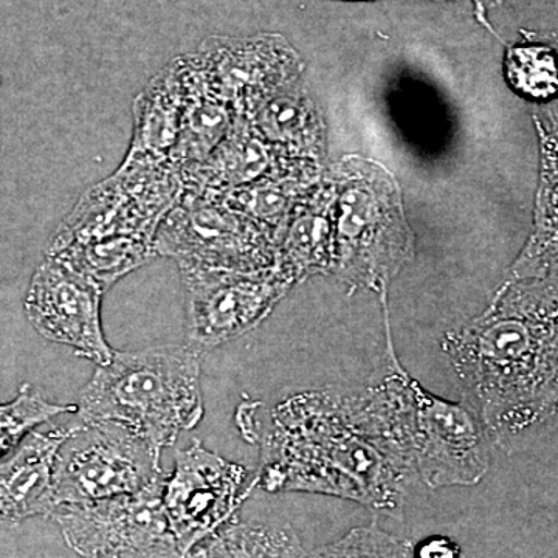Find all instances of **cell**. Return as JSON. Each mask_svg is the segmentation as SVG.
<instances>
[{
  "mask_svg": "<svg viewBox=\"0 0 558 558\" xmlns=\"http://www.w3.org/2000/svg\"><path fill=\"white\" fill-rule=\"evenodd\" d=\"M488 438L510 451L558 424V271L505 279L440 343Z\"/></svg>",
  "mask_w": 558,
  "mask_h": 558,
  "instance_id": "1",
  "label": "cell"
},
{
  "mask_svg": "<svg viewBox=\"0 0 558 558\" xmlns=\"http://www.w3.org/2000/svg\"><path fill=\"white\" fill-rule=\"evenodd\" d=\"M411 478L352 395L304 392L271 413L259 475L266 490L351 499L400 519Z\"/></svg>",
  "mask_w": 558,
  "mask_h": 558,
  "instance_id": "2",
  "label": "cell"
},
{
  "mask_svg": "<svg viewBox=\"0 0 558 558\" xmlns=\"http://www.w3.org/2000/svg\"><path fill=\"white\" fill-rule=\"evenodd\" d=\"M380 301L387 332L384 366L352 398L411 475L432 488L475 486L490 469L492 440L483 421L470 403L433 395L400 365L388 299Z\"/></svg>",
  "mask_w": 558,
  "mask_h": 558,
  "instance_id": "3",
  "label": "cell"
},
{
  "mask_svg": "<svg viewBox=\"0 0 558 558\" xmlns=\"http://www.w3.org/2000/svg\"><path fill=\"white\" fill-rule=\"evenodd\" d=\"M201 359L186 344L116 351L81 391L78 422H116L161 454L204 416Z\"/></svg>",
  "mask_w": 558,
  "mask_h": 558,
  "instance_id": "4",
  "label": "cell"
},
{
  "mask_svg": "<svg viewBox=\"0 0 558 558\" xmlns=\"http://www.w3.org/2000/svg\"><path fill=\"white\" fill-rule=\"evenodd\" d=\"M336 191L332 275L349 289L388 299L389 286L413 259L414 233L398 180L377 160L343 157L328 167Z\"/></svg>",
  "mask_w": 558,
  "mask_h": 558,
  "instance_id": "5",
  "label": "cell"
},
{
  "mask_svg": "<svg viewBox=\"0 0 558 558\" xmlns=\"http://www.w3.org/2000/svg\"><path fill=\"white\" fill-rule=\"evenodd\" d=\"M156 252L174 259L179 269L256 274L277 266V242L269 231L218 194L193 189H183L161 219Z\"/></svg>",
  "mask_w": 558,
  "mask_h": 558,
  "instance_id": "6",
  "label": "cell"
},
{
  "mask_svg": "<svg viewBox=\"0 0 558 558\" xmlns=\"http://www.w3.org/2000/svg\"><path fill=\"white\" fill-rule=\"evenodd\" d=\"M160 457L146 440L116 422H78L58 451L57 508L165 486Z\"/></svg>",
  "mask_w": 558,
  "mask_h": 558,
  "instance_id": "7",
  "label": "cell"
},
{
  "mask_svg": "<svg viewBox=\"0 0 558 558\" xmlns=\"http://www.w3.org/2000/svg\"><path fill=\"white\" fill-rule=\"evenodd\" d=\"M179 270L185 292L186 347L201 357L258 328L293 288L275 269Z\"/></svg>",
  "mask_w": 558,
  "mask_h": 558,
  "instance_id": "8",
  "label": "cell"
},
{
  "mask_svg": "<svg viewBox=\"0 0 558 558\" xmlns=\"http://www.w3.org/2000/svg\"><path fill=\"white\" fill-rule=\"evenodd\" d=\"M163 487L60 506L51 517L84 558H182L165 512Z\"/></svg>",
  "mask_w": 558,
  "mask_h": 558,
  "instance_id": "9",
  "label": "cell"
},
{
  "mask_svg": "<svg viewBox=\"0 0 558 558\" xmlns=\"http://www.w3.org/2000/svg\"><path fill=\"white\" fill-rule=\"evenodd\" d=\"M256 481L248 470L227 461L194 439L175 451V465L163 487V506L180 557L234 519Z\"/></svg>",
  "mask_w": 558,
  "mask_h": 558,
  "instance_id": "10",
  "label": "cell"
},
{
  "mask_svg": "<svg viewBox=\"0 0 558 558\" xmlns=\"http://www.w3.org/2000/svg\"><path fill=\"white\" fill-rule=\"evenodd\" d=\"M190 54L209 89L234 116L247 117L279 87L303 78V58L281 33L209 36Z\"/></svg>",
  "mask_w": 558,
  "mask_h": 558,
  "instance_id": "11",
  "label": "cell"
},
{
  "mask_svg": "<svg viewBox=\"0 0 558 558\" xmlns=\"http://www.w3.org/2000/svg\"><path fill=\"white\" fill-rule=\"evenodd\" d=\"M102 295L105 292L89 279L47 256L33 275L25 312L44 339L65 344L78 357L106 366L116 351L102 332Z\"/></svg>",
  "mask_w": 558,
  "mask_h": 558,
  "instance_id": "12",
  "label": "cell"
},
{
  "mask_svg": "<svg viewBox=\"0 0 558 558\" xmlns=\"http://www.w3.org/2000/svg\"><path fill=\"white\" fill-rule=\"evenodd\" d=\"M326 165L293 159L259 134L245 117L233 124L208 159L183 178V189L222 194L250 183L288 175H323Z\"/></svg>",
  "mask_w": 558,
  "mask_h": 558,
  "instance_id": "13",
  "label": "cell"
},
{
  "mask_svg": "<svg viewBox=\"0 0 558 558\" xmlns=\"http://www.w3.org/2000/svg\"><path fill=\"white\" fill-rule=\"evenodd\" d=\"M78 422L68 427L32 432L9 458L0 461V529L20 526L36 515H50L54 501L58 451Z\"/></svg>",
  "mask_w": 558,
  "mask_h": 558,
  "instance_id": "14",
  "label": "cell"
},
{
  "mask_svg": "<svg viewBox=\"0 0 558 558\" xmlns=\"http://www.w3.org/2000/svg\"><path fill=\"white\" fill-rule=\"evenodd\" d=\"M332 180L325 179L292 216L277 247L275 270L296 286L317 275H332L336 263V215Z\"/></svg>",
  "mask_w": 558,
  "mask_h": 558,
  "instance_id": "15",
  "label": "cell"
},
{
  "mask_svg": "<svg viewBox=\"0 0 558 558\" xmlns=\"http://www.w3.org/2000/svg\"><path fill=\"white\" fill-rule=\"evenodd\" d=\"M160 222L112 174L84 193L54 233L49 252L102 238H156Z\"/></svg>",
  "mask_w": 558,
  "mask_h": 558,
  "instance_id": "16",
  "label": "cell"
},
{
  "mask_svg": "<svg viewBox=\"0 0 558 558\" xmlns=\"http://www.w3.org/2000/svg\"><path fill=\"white\" fill-rule=\"evenodd\" d=\"M245 119L267 142L293 159L326 165L328 130L325 117L303 78L279 87Z\"/></svg>",
  "mask_w": 558,
  "mask_h": 558,
  "instance_id": "17",
  "label": "cell"
},
{
  "mask_svg": "<svg viewBox=\"0 0 558 558\" xmlns=\"http://www.w3.org/2000/svg\"><path fill=\"white\" fill-rule=\"evenodd\" d=\"M183 112V75L179 57L159 70L135 97L134 132L126 160L172 163Z\"/></svg>",
  "mask_w": 558,
  "mask_h": 558,
  "instance_id": "18",
  "label": "cell"
},
{
  "mask_svg": "<svg viewBox=\"0 0 558 558\" xmlns=\"http://www.w3.org/2000/svg\"><path fill=\"white\" fill-rule=\"evenodd\" d=\"M179 61L183 75V112L172 165L183 180L222 142L233 124L234 112L213 94L190 53L180 54Z\"/></svg>",
  "mask_w": 558,
  "mask_h": 558,
  "instance_id": "19",
  "label": "cell"
},
{
  "mask_svg": "<svg viewBox=\"0 0 558 558\" xmlns=\"http://www.w3.org/2000/svg\"><path fill=\"white\" fill-rule=\"evenodd\" d=\"M539 175L534 227L505 279L542 278L558 271V140L539 130Z\"/></svg>",
  "mask_w": 558,
  "mask_h": 558,
  "instance_id": "20",
  "label": "cell"
},
{
  "mask_svg": "<svg viewBox=\"0 0 558 558\" xmlns=\"http://www.w3.org/2000/svg\"><path fill=\"white\" fill-rule=\"evenodd\" d=\"M47 256L60 260L106 293L121 278L156 258V238H102L50 250Z\"/></svg>",
  "mask_w": 558,
  "mask_h": 558,
  "instance_id": "21",
  "label": "cell"
},
{
  "mask_svg": "<svg viewBox=\"0 0 558 558\" xmlns=\"http://www.w3.org/2000/svg\"><path fill=\"white\" fill-rule=\"evenodd\" d=\"M325 174L264 179L241 189L226 191L218 196L230 208L236 209L269 231L278 247L290 219L318 189Z\"/></svg>",
  "mask_w": 558,
  "mask_h": 558,
  "instance_id": "22",
  "label": "cell"
},
{
  "mask_svg": "<svg viewBox=\"0 0 558 558\" xmlns=\"http://www.w3.org/2000/svg\"><path fill=\"white\" fill-rule=\"evenodd\" d=\"M304 553L289 523L233 519L202 539L186 558H301Z\"/></svg>",
  "mask_w": 558,
  "mask_h": 558,
  "instance_id": "23",
  "label": "cell"
},
{
  "mask_svg": "<svg viewBox=\"0 0 558 558\" xmlns=\"http://www.w3.org/2000/svg\"><path fill=\"white\" fill-rule=\"evenodd\" d=\"M526 43L508 47L505 75L510 89L531 101L558 98V54L537 32H523Z\"/></svg>",
  "mask_w": 558,
  "mask_h": 558,
  "instance_id": "24",
  "label": "cell"
},
{
  "mask_svg": "<svg viewBox=\"0 0 558 558\" xmlns=\"http://www.w3.org/2000/svg\"><path fill=\"white\" fill-rule=\"evenodd\" d=\"M75 410L78 407L50 402L31 384L22 385L16 398L0 405V457L16 449L36 425Z\"/></svg>",
  "mask_w": 558,
  "mask_h": 558,
  "instance_id": "25",
  "label": "cell"
},
{
  "mask_svg": "<svg viewBox=\"0 0 558 558\" xmlns=\"http://www.w3.org/2000/svg\"><path fill=\"white\" fill-rule=\"evenodd\" d=\"M409 539L377 526L355 527L329 545L304 553L301 558H414Z\"/></svg>",
  "mask_w": 558,
  "mask_h": 558,
  "instance_id": "26",
  "label": "cell"
},
{
  "mask_svg": "<svg viewBox=\"0 0 558 558\" xmlns=\"http://www.w3.org/2000/svg\"><path fill=\"white\" fill-rule=\"evenodd\" d=\"M414 558H461V548L446 535H432L422 539L413 549Z\"/></svg>",
  "mask_w": 558,
  "mask_h": 558,
  "instance_id": "27",
  "label": "cell"
},
{
  "mask_svg": "<svg viewBox=\"0 0 558 558\" xmlns=\"http://www.w3.org/2000/svg\"><path fill=\"white\" fill-rule=\"evenodd\" d=\"M535 128L545 131L550 137L558 140V110L546 109L542 116H535Z\"/></svg>",
  "mask_w": 558,
  "mask_h": 558,
  "instance_id": "28",
  "label": "cell"
},
{
  "mask_svg": "<svg viewBox=\"0 0 558 558\" xmlns=\"http://www.w3.org/2000/svg\"><path fill=\"white\" fill-rule=\"evenodd\" d=\"M475 5V16L478 17L481 24L486 25L488 31H492L490 24L487 21V13L501 5L502 0H470Z\"/></svg>",
  "mask_w": 558,
  "mask_h": 558,
  "instance_id": "29",
  "label": "cell"
},
{
  "mask_svg": "<svg viewBox=\"0 0 558 558\" xmlns=\"http://www.w3.org/2000/svg\"><path fill=\"white\" fill-rule=\"evenodd\" d=\"M537 35L539 38L545 39L549 46H553V49L556 50L558 54V32L537 33Z\"/></svg>",
  "mask_w": 558,
  "mask_h": 558,
  "instance_id": "30",
  "label": "cell"
},
{
  "mask_svg": "<svg viewBox=\"0 0 558 558\" xmlns=\"http://www.w3.org/2000/svg\"><path fill=\"white\" fill-rule=\"evenodd\" d=\"M102 558H120L119 556H109V557H102Z\"/></svg>",
  "mask_w": 558,
  "mask_h": 558,
  "instance_id": "31",
  "label": "cell"
}]
</instances>
